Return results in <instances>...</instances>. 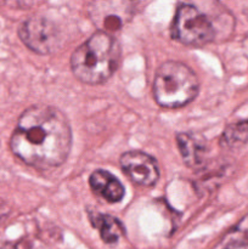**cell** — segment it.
Wrapping results in <instances>:
<instances>
[{
	"label": "cell",
	"instance_id": "1",
	"mask_svg": "<svg viewBox=\"0 0 248 249\" xmlns=\"http://www.w3.org/2000/svg\"><path fill=\"white\" fill-rule=\"evenodd\" d=\"M72 147V129L67 117L56 107L36 105L19 116L10 139L18 160L36 169L60 167Z\"/></svg>",
	"mask_w": 248,
	"mask_h": 249
},
{
	"label": "cell",
	"instance_id": "2",
	"mask_svg": "<svg viewBox=\"0 0 248 249\" xmlns=\"http://www.w3.org/2000/svg\"><path fill=\"white\" fill-rule=\"evenodd\" d=\"M119 41L111 33L96 32L71 56V68L85 84H101L112 77L121 62Z\"/></svg>",
	"mask_w": 248,
	"mask_h": 249
},
{
	"label": "cell",
	"instance_id": "3",
	"mask_svg": "<svg viewBox=\"0 0 248 249\" xmlns=\"http://www.w3.org/2000/svg\"><path fill=\"white\" fill-rule=\"evenodd\" d=\"M152 91L159 106L179 108L195 100L199 91V80L196 73L185 63L167 61L156 71Z\"/></svg>",
	"mask_w": 248,
	"mask_h": 249
},
{
	"label": "cell",
	"instance_id": "4",
	"mask_svg": "<svg viewBox=\"0 0 248 249\" xmlns=\"http://www.w3.org/2000/svg\"><path fill=\"white\" fill-rule=\"evenodd\" d=\"M216 29L208 15L192 4H181L175 12L172 24V38L184 45L201 46L213 41Z\"/></svg>",
	"mask_w": 248,
	"mask_h": 249
},
{
	"label": "cell",
	"instance_id": "5",
	"mask_svg": "<svg viewBox=\"0 0 248 249\" xmlns=\"http://www.w3.org/2000/svg\"><path fill=\"white\" fill-rule=\"evenodd\" d=\"M18 36L29 50L39 55H49L57 50L61 36L57 27L43 16L27 18L18 29Z\"/></svg>",
	"mask_w": 248,
	"mask_h": 249
},
{
	"label": "cell",
	"instance_id": "6",
	"mask_svg": "<svg viewBox=\"0 0 248 249\" xmlns=\"http://www.w3.org/2000/svg\"><path fill=\"white\" fill-rule=\"evenodd\" d=\"M92 23L100 32L119 31L133 16V4L125 1H95L88 7Z\"/></svg>",
	"mask_w": 248,
	"mask_h": 249
},
{
	"label": "cell",
	"instance_id": "7",
	"mask_svg": "<svg viewBox=\"0 0 248 249\" xmlns=\"http://www.w3.org/2000/svg\"><path fill=\"white\" fill-rule=\"evenodd\" d=\"M122 170L136 185L150 187L159 179V169L153 157L141 151H128L121 156Z\"/></svg>",
	"mask_w": 248,
	"mask_h": 249
},
{
	"label": "cell",
	"instance_id": "8",
	"mask_svg": "<svg viewBox=\"0 0 248 249\" xmlns=\"http://www.w3.org/2000/svg\"><path fill=\"white\" fill-rule=\"evenodd\" d=\"M90 187L92 192L109 203H118L123 199L125 190L114 175L104 169H97L90 175Z\"/></svg>",
	"mask_w": 248,
	"mask_h": 249
},
{
	"label": "cell",
	"instance_id": "9",
	"mask_svg": "<svg viewBox=\"0 0 248 249\" xmlns=\"http://www.w3.org/2000/svg\"><path fill=\"white\" fill-rule=\"evenodd\" d=\"M177 142L182 160L187 167H202L207 156V142L203 136L194 133H180L177 136Z\"/></svg>",
	"mask_w": 248,
	"mask_h": 249
},
{
	"label": "cell",
	"instance_id": "10",
	"mask_svg": "<svg viewBox=\"0 0 248 249\" xmlns=\"http://www.w3.org/2000/svg\"><path fill=\"white\" fill-rule=\"evenodd\" d=\"M90 220L92 226L99 230L102 241L107 245H113L122 236L125 235L123 224L109 214L94 213L90 215Z\"/></svg>",
	"mask_w": 248,
	"mask_h": 249
},
{
	"label": "cell",
	"instance_id": "11",
	"mask_svg": "<svg viewBox=\"0 0 248 249\" xmlns=\"http://www.w3.org/2000/svg\"><path fill=\"white\" fill-rule=\"evenodd\" d=\"M248 142V121L229 125L220 139V143L225 147H240Z\"/></svg>",
	"mask_w": 248,
	"mask_h": 249
},
{
	"label": "cell",
	"instance_id": "12",
	"mask_svg": "<svg viewBox=\"0 0 248 249\" xmlns=\"http://www.w3.org/2000/svg\"><path fill=\"white\" fill-rule=\"evenodd\" d=\"M230 241L223 249H248V240L235 235H230Z\"/></svg>",
	"mask_w": 248,
	"mask_h": 249
},
{
	"label": "cell",
	"instance_id": "13",
	"mask_svg": "<svg viewBox=\"0 0 248 249\" xmlns=\"http://www.w3.org/2000/svg\"><path fill=\"white\" fill-rule=\"evenodd\" d=\"M231 235L238 236V237H242L248 240V215L246 218H243L240 223L237 224L233 231L231 232Z\"/></svg>",
	"mask_w": 248,
	"mask_h": 249
}]
</instances>
